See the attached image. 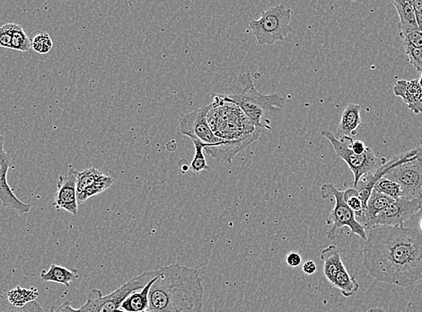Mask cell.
<instances>
[{"instance_id":"cell-11","label":"cell","mask_w":422,"mask_h":312,"mask_svg":"<svg viewBox=\"0 0 422 312\" xmlns=\"http://www.w3.org/2000/svg\"><path fill=\"white\" fill-rule=\"evenodd\" d=\"M421 209V200H407L405 198L394 200L386 209L378 213L371 223V229L377 226L398 227L404 225L405 221L418 216Z\"/></svg>"},{"instance_id":"cell-22","label":"cell","mask_w":422,"mask_h":312,"mask_svg":"<svg viewBox=\"0 0 422 312\" xmlns=\"http://www.w3.org/2000/svg\"><path fill=\"white\" fill-rule=\"evenodd\" d=\"M332 285L342 291L343 296L346 298L352 296L360 290V284H357L356 278L350 276L345 267L338 272Z\"/></svg>"},{"instance_id":"cell-24","label":"cell","mask_w":422,"mask_h":312,"mask_svg":"<svg viewBox=\"0 0 422 312\" xmlns=\"http://www.w3.org/2000/svg\"><path fill=\"white\" fill-rule=\"evenodd\" d=\"M113 184V179L111 177L104 174L103 177L96 183L92 184L86 191H84L80 196H77V202L79 204H84L87 200L90 199L91 197L98 196V194L106 192L107 189H109L111 184Z\"/></svg>"},{"instance_id":"cell-31","label":"cell","mask_w":422,"mask_h":312,"mask_svg":"<svg viewBox=\"0 0 422 312\" xmlns=\"http://www.w3.org/2000/svg\"><path fill=\"white\" fill-rule=\"evenodd\" d=\"M53 43L48 33L42 32L33 37L32 48L40 55H47L52 49Z\"/></svg>"},{"instance_id":"cell-16","label":"cell","mask_w":422,"mask_h":312,"mask_svg":"<svg viewBox=\"0 0 422 312\" xmlns=\"http://www.w3.org/2000/svg\"><path fill=\"white\" fill-rule=\"evenodd\" d=\"M360 109V106L357 104H349L346 106L338 126V135L340 137L357 135V128L361 124Z\"/></svg>"},{"instance_id":"cell-3","label":"cell","mask_w":422,"mask_h":312,"mask_svg":"<svg viewBox=\"0 0 422 312\" xmlns=\"http://www.w3.org/2000/svg\"><path fill=\"white\" fill-rule=\"evenodd\" d=\"M238 79L242 86V93L224 96L225 99L240 107L256 129L261 132L263 129L271 130V122L266 118V113L282 108L284 99L279 94L263 95L259 92L249 72L240 74Z\"/></svg>"},{"instance_id":"cell-18","label":"cell","mask_w":422,"mask_h":312,"mask_svg":"<svg viewBox=\"0 0 422 312\" xmlns=\"http://www.w3.org/2000/svg\"><path fill=\"white\" fill-rule=\"evenodd\" d=\"M79 278V274L77 270H70L55 264H50L48 271L43 270L42 273H40V280L63 284L66 287H70V284L77 281Z\"/></svg>"},{"instance_id":"cell-23","label":"cell","mask_w":422,"mask_h":312,"mask_svg":"<svg viewBox=\"0 0 422 312\" xmlns=\"http://www.w3.org/2000/svg\"><path fill=\"white\" fill-rule=\"evenodd\" d=\"M104 174L96 167L84 169L77 174V197L103 177Z\"/></svg>"},{"instance_id":"cell-39","label":"cell","mask_w":422,"mask_h":312,"mask_svg":"<svg viewBox=\"0 0 422 312\" xmlns=\"http://www.w3.org/2000/svg\"><path fill=\"white\" fill-rule=\"evenodd\" d=\"M416 152L418 153V156H421L422 157V138L418 139V143H417V147H416Z\"/></svg>"},{"instance_id":"cell-41","label":"cell","mask_w":422,"mask_h":312,"mask_svg":"<svg viewBox=\"0 0 422 312\" xmlns=\"http://www.w3.org/2000/svg\"><path fill=\"white\" fill-rule=\"evenodd\" d=\"M417 23L418 28H420L421 31L422 32V15L417 19Z\"/></svg>"},{"instance_id":"cell-15","label":"cell","mask_w":422,"mask_h":312,"mask_svg":"<svg viewBox=\"0 0 422 312\" xmlns=\"http://www.w3.org/2000/svg\"><path fill=\"white\" fill-rule=\"evenodd\" d=\"M394 199L384 196L383 194L377 193L373 190L371 193L369 201H367V209L364 211L362 216L357 218V221L362 225L365 229H371V223L378 213L386 209L394 202Z\"/></svg>"},{"instance_id":"cell-21","label":"cell","mask_w":422,"mask_h":312,"mask_svg":"<svg viewBox=\"0 0 422 312\" xmlns=\"http://www.w3.org/2000/svg\"><path fill=\"white\" fill-rule=\"evenodd\" d=\"M0 201L5 208L15 210L20 214L28 213L31 210V206L21 202L13 190L10 189L8 181L0 179Z\"/></svg>"},{"instance_id":"cell-6","label":"cell","mask_w":422,"mask_h":312,"mask_svg":"<svg viewBox=\"0 0 422 312\" xmlns=\"http://www.w3.org/2000/svg\"><path fill=\"white\" fill-rule=\"evenodd\" d=\"M291 9L283 5L272 6L262 12L261 18L249 23L259 45H272L283 41L291 32Z\"/></svg>"},{"instance_id":"cell-37","label":"cell","mask_w":422,"mask_h":312,"mask_svg":"<svg viewBox=\"0 0 422 312\" xmlns=\"http://www.w3.org/2000/svg\"><path fill=\"white\" fill-rule=\"evenodd\" d=\"M351 150L357 155H362L365 152H366L367 146L362 140H353L352 143H351Z\"/></svg>"},{"instance_id":"cell-28","label":"cell","mask_w":422,"mask_h":312,"mask_svg":"<svg viewBox=\"0 0 422 312\" xmlns=\"http://www.w3.org/2000/svg\"><path fill=\"white\" fill-rule=\"evenodd\" d=\"M32 47V40L26 35L21 26L18 25L13 32L11 48L13 51L28 52Z\"/></svg>"},{"instance_id":"cell-38","label":"cell","mask_w":422,"mask_h":312,"mask_svg":"<svg viewBox=\"0 0 422 312\" xmlns=\"http://www.w3.org/2000/svg\"><path fill=\"white\" fill-rule=\"evenodd\" d=\"M302 268L304 273L307 274V276H313V274H315L317 271L316 264L312 260L305 262Z\"/></svg>"},{"instance_id":"cell-1","label":"cell","mask_w":422,"mask_h":312,"mask_svg":"<svg viewBox=\"0 0 422 312\" xmlns=\"http://www.w3.org/2000/svg\"><path fill=\"white\" fill-rule=\"evenodd\" d=\"M363 264L374 279L400 287L422 281V233L413 228L377 226L369 230Z\"/></svg>"},{"instance_id":"cell-42","label":"cell","mask_w":422,"mask_h":312,"mask_svg":"<svg viewBox=\"0 0 422 312\" xmlns=\"http://www.w3.org/2000/svg\"><path fill=\"white\" fill-rule=\"evenodd\" d=\"M418 216H422V198H421V209H420V211H418Z\"/></svg>"},{"instance_id":"cell-34","label":"cell","mask_w":422,"mask_h":312,"mask_svg":"<svg viewBox=\"0 0 422 312\" xmlns=\"http://www.w3.org/2000/svg\"><path fill=\"white\" fill-rule=\"evenodd\" d=\"M405 55L408 57V60L418 73H422V58L420 49H415L413 47L404 46Z\"/></svg>"},{"instance_id":"cell-7","label":"cell","mask_w":422,"mask_h":312,"mask_svg":"<svg viewBox=\"0 0 422 312\" xmlns=\"http://www.w3.org/2000/svg\"><path fill=\"white\" fill-rule=\"evenodd\" d=\"M322 135L326 137L332 144L337 156L345 161L354 176V187L360 182L365 174L379 169L387 162L386 157H378L374 155L372 149L367 147L366 152L362 155H357L351 150L353 139L349 136H342L337 139L329 130H323Z\"/></svg>"},{"instance_id":"cell-9","label":"cell","mask_w":422,"mask_h":312,"mask_svg":"<svg viewBox=\"0 0 422 312\" xmlns=\"http://www.w3.org/2000/svg\"><path fill=\"white\" fill-rule=\"evenodd\" d=\"M209 109V105L195 109L185 113L180 119V132L182 135L201 143L207 153L227 143V140L218 138L209 127L207 121Z\"/></svg>"},{"instance_id":"cell-33","label":"cell","mask_w":422,"mask_h":312,"mask_svg":"<svg viewBox=\"0 0 422 312\" xmlns=\"http://www.w3.org/2000/svg\"><path fill=\"white\" fill-rule=\"evenodd\" d=\"M16 23H9L0 28V47L1 48H11L13 32L16 28Z\"/></svg>"},{"instance_id":"cell-19","label":"cell","mask_w":422,"mask_h":312,"mask_svg":"<svg viewBox=\"0 0 422 312\" xmlns=\"http://www.w3.org/2000/svg\"><path fill=\"white\" fill-rule=\"evenodd\" d=\"M393 5L400 18L399 32L420 30L411 0H394Z\"/></svg>"},{"instance_id":"cell-29","label":"cell","mask_w":422,"mask_h":312,"mask_svg":"<svg viewBox=\"0 0 422 312\" xmlns=\"http://www.w3.org/2000/svg\"><path fill=\"white\" fill-rule=\"evenodd\" d=\"M195 147V155L191 162V169L194 173H201L204 170H211L204 157V146L201 143L192 140Z\"/></svg>"},{"instance_id":"cell-26","label":"cell","mask_w":422,"mask_h":312,"mask_svg":"<svg viewBox=\"0 0 422 312\" xmlns=\"http://www.w3.org/2000/svg\"><path fill=\"white\" fill-rule=\"evenodd\" d=\"M377 193L383 194L384 196L392 198L394 200L403 198V191L400 184L393 180L382 177L374 186V189Z\"/></svg>"},{"instance_id":"cell-13","label":"cell","mask_w":422,"mask_h":312,"mask_svg":"<svg viewBox=\"0 0 422 312\" xmlns=\"http://www.w3.org/2000/svg\"><path fill=\"white\" fill-rule=\"evenodd\" d=\"M77 171L70 169L69 173L60 176L57 183V192L53 206L58 211H65L77 216L79 214V202L77 197Z\"/></svg>"},{"instance_id":"cell-30","label":"cell","mask_w":422,"mask_h":312,"mask_svg":"<svg viewBox=\"0 0 422 312\" xmlns=\"http://www.w3.org/2000/svg\"><path fill=\"white\" fill-rule=\"evenodd\" d=\"M344 200H345L348 206L355 213L356 219L362 216L365 211L363 204L356 189H349L344 191Z\"/></svg>"},{"instance_id":"cell-17","label":"cell","mask_w":422,"mask_h":312,"mask_svg":"<svg viewBox=\"0 0 422 312\" xmlns=\"http://www.w3.org/2000/svg\"><path fill=\"white\" fill-rule=\"evenodd\" d=\"M320 257L323 262V274L327 281L332 284L338 272L345 267L337 245H330L326 247L321 252Z\"/></svg>"},{"instance_id":"cell-2","label":"cell","mask_w":422,"mask_h":312,"mask_svg":"<svg viewBox=\"0 0 422 312\" xmlns=\"http://www.w3.org/2000/svg\"><path fill=\"white\" fill-rule=\"evenodd\" d=\"M204 287L195 268L173 264L162 267L148 297L150 312H202Z\"/></svg>"},{"instance_id":"cell-20","label":"cell","mask_w":422,"mask_h":312,"mask_svg":"<svg viewBox=\"0 0 422 312\" xmlns=\"http://www.w3.org/2000/svg\"><path fill=\"white\" fill-rule=\"evenodd\" d=\"M156 277H154L146 286L135 293L131 294L129 297L121 304V310L128 312H137L148 311V297L152 284H154Z\"/></svg>"},{"instance_id":"cell-32","label":"cell","mask_w":422,"mask_h":312,"mask_svg":"<svg viewBox=\"0 0 422 312\" xmlns=\"http://www.w3.org/2000/svg\"><path fill=\"white\" fill-rule=\"evenodd\" d=\"M401 39L404 46L413 47L415 49L422 48V32L421 30L414 31L399 32Z\"/></svg>"},{"instance_id":"cell-45","label":"cell","mask_w":422,"mask_h":312,"mask_svg":"<svg viewBox=\"0 0 422 312\" xmlns=\"http://www.w3.org/2000/svg\"><path fill=\"white\" fill-rule=\"evenodd\" d=\"M421 50V58H422V48L420 49Z\"/></svg>"},{"instance_id":"cell-5","label":"cell","mask_w":422,"mask_h":312,"mask_svg":"<svg viewBox=\"0 0 422 312\" xmlns=\"http://www.w3.org/2000/svg\"><path fill=\"white\" fill-rule=\"evenodd\" d=\"M158 274L160 269L144 272L107 295H104L99 289H93L87 295V303L80 308L83 312H114L120 310L121 304L131 294L143 289Z\"/></svg>"},{"instance_id":"cell-35","label":"cell","mask_w":422,"mask_h":312,"mask_svg":"<svg viewBox=\"0 0 422 312\" xmlns=\"http://www.w3.org/2000/svg\"><path fill=\"white\" fill-rule=\"evenodd\" d=\"M50 312H83L82 308H75L70 301L60 305V306L52 307Z\"/></svg>"},{"instance_id":"cell-43","label":"cell","mask_w":422,"mask_h":312,"mask_svg":"<svg viewBox=\"0 0 422 312\" xmlns=\"http://www.w3.org/2000/svg\"><path fill=\"white\" fill-rule=\"evenodd\" d=\"M420 84H421V91H422V73H421V79H420Z\"/></svg>"},{"instance_id":"cell-4","label":"cell","mask_w":422,"mask_h":312,"mask_svg":"<svg viewBox=\"0 0 422 312\" xmlns=\"http://www.w3.org/2000/svg\"><path fill=\"white\" fill-rule=\"evenodd\" d=\"M215 102L211 104L207 121L209 127L218 138L233 142L248 138L255 133L251 120L245 116L240 107L221 97L214 95Z\"/></svg>"},{"instance_id":"cell-27","label":"cell","mask_w":422,"mask_h":312,"mask_svg":"<svg viewBox=\"0 0 422 312\" xmlns=\"http://www.w3.org/2000/svg\"><path fill=\"white\" fill-rule=\"evenodd\" d=\"M0 312H43V311L35 301L23 307L15 306L10 303L6 294L0 291Z\"/></svg>"},{"instance_id":"cell-14","label":"cell","mask_w":422,"mask_h":312,"mask_svg":"<svg viewBox=\"0 0 422 312\" xmlns=\"http://www.w3.org/2000/svg\"><path fill=\"white\" fill-rule=\"evenodd\" d=\"M394 96L401 97L415 115L422 113V91L420 79L397 80L393 87Z\"/></svg>"},{"instance_id":"cell-36","label":"cell","mask_w":422,"mask_h":312,"mask_svg":"<svg viewBox=\"0 0 422 312\" xmlns=\"http://www.w3.org/2000/svg\"><path fill=\"white\" fill-rule=\"evenodd\" d=\"M286 261L287 264H289V267L295 268L300 266V264H301L302 262V258L299 253L291 252L288 255Z\"/></svg>"},{"instance_id":"cell-10","label":"cell","mask_w":422,"mask_h":312,"mask_svg":"<svg viewBox=\"0 0 422 312\" xmlns=\"http://www.w3.org/2000/svg\"><path fill=\"white\" fill-rule=\"evenodd\" d=\"M387 179L400 184L403 198L407 200H421L422 198V157L409 161L394 167L387 172Z\"/></svg>"},{"instance_id":"cell-44","label":"cell","mask_w":422,"mask_h":312,"mask_svg":"<svg viewBox=\"0 0 422 312\" xmlns=\"http://www.w3.org/2000/svg\"><path fill=\"white\" fill-rule=\"evenodd\" d=\"M420 228H421V230L422 233V218H421V223H420Z\"/></svg>"},{"instance_id":"cell-25","label":"cell","mask_w":422,"mask_h":312,"mask_svg":"<svg viewBox=\"0 0 422 312\" xmlns=\"http://www.w3.org/2000/svg\"><path fill=\"white\" fill-rule=\"evenodd\" d=\"M31 295L37 297L38 296V291L35 288H32L31 290H26L16 287V289H13L6 294L10 303L18 307L25 306V305L35 301V298L31 297Z\"/></svg>"},{"instance_id":"cell-12","label":"cell","mask_w":422,"mask_h":312,"mask_svg":"<svg viewBox=\"0 0 422 312\" xmlns=\"http://www.w3.org/2000/svg\"><path fill=\"white\" fill-rule=\"evenodd\" d=\"M417 157L418 153L416 150H410V152L394 157L389 161L387 160V162L384 166L380 167L379 169L373 171V172L367 173L361 177L360 182L357 183L354 189H356L357 193H359V196L363 204L364 211L367 209V201H369L371 193H372L374 187L378 181L386 176L387 173L389 172L391 169L401 165V164L409 162V161L416 159Z\"/></svg>"},{"instance_id":"cell-40","label":"cell","mask_w":422,"mask_h":312,"mask_svg":"<svg viewBox=\"0 0 422 312\" xmlns=\"http://www.w3.org/2000/svg\"><path fill=\"white\" fill-rule=\"evenodd\" d=\"M367 312H387V311L383 310V308H371V310L367 311Z\"/></svg>"},{"instance_id":"cell-8","label":"cell","mask_w":422,"mask_h":312,"mask_svg":"<svg viewBox=\"0 0 422 312\" xmlns=\"http://www.w3.org/2000/svg\"><path fill=\"white\" fill-rule=\"evenodd\" d=\"M323 198L327 199L333 196L335 199V206L326 219L330 230L327 231L329 240H335L343 228H349L351 233L357 235L361 239L367 240L366 229L356 220L355 213L350 209L344 200V191L336 189L332 184H325L321 187Z\"/></svg>"}]
</instances>
